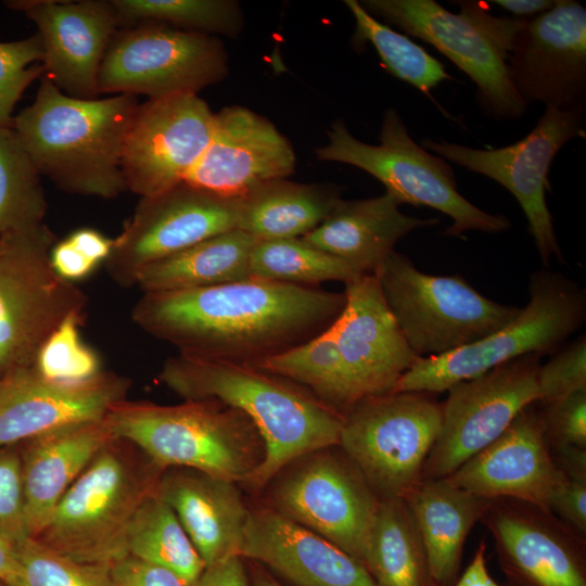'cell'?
<instances>
[{
    "label": "cell",
    "instance_id": "1",
    "mask_svg": "<svg viewBox=\"0 0 586 586\" xmlns=\"http://www.w3.org/2000/svg\"><path fill=\"white\" fill-rule=\"evenodd\" d=\"M345 301L344 292L250 278L142 293L131 319L178 354L257 366L328 329Z\"/></svg>",
    "mask_w": 586,
    "mask_h": 586
},
{
    "label": "cell",
    "instance_id": "2",
    "mask_svg": "<svg viewBox=\"0 0 586 586\" xmlns=\"http://www.w3.org/2000/svg\"><path fill=\"white\" fill-rule=\"evenodd\" d=\"M158 380L183 399H218L251 419L266 456L250 485L262 487L297 458L339 446L344 416L304 386L258 367L177 354L164 362Z\"/></svg>",
    "mask_w": 586,
    "mask_h": 586
},
{
    "label": "cell",
    "instance_id": "3",
    "mask_svg": "<svg viewBox=\"0 0 586 586\" xmlns=\"http://www.w3.org/2000/svg\"><path fill=\"white\" fill-rule=\"evenodd\" d=\"M138 105L131 94L74 98L42 76L12 128L40 175L66 192L109 200L127 190L122 152Z\"/></svg>",
    "mask_w": 586,
    "mask_h": 586
},
{
    "label": "cell",
    "instance_id": "4",
    "mask_svg": "<svg viewBox=\"0 0 586 586\" xmlns=\"http://www.w3.org/2000/svg\"><path fill=\"white\" fill-rule=\"evenodd\" d=\"M104 420L114 437L132 444L162 471L189 468L250 484L266 456L251 419L218 399L176 405L123 399Z\"/></svg>",
    "mask_w": 586,
    "mask_h": 586
},
{
    "label": "cell",
    "instance_id": "5",
    "mask_svg": "<svg viewBox=\"0 0 586 586\" xmlns=\"http://www.w3.org/2000/svg\"><path fill=\"white\" fill-rule=\"evenodd\" d=\"M113 437L62 496L34 538L76 561L112 564L128 555L130 522L162 473Z\"/></svg>",
    "mask_w": 586,
    "mask_h": 586
},
{
    "label": "cell",
    "instance_id": "6",
    "mask_svg": "<svg viewBox=\"0 0 586 586\" xmlns=\"http://www.w3.org/2000/svg\"><path fill=\"white\" fill-rule=\"evenodd\" d=\"M327 137V144L315 151L319 160L367 171L400 204L442 212L453 220L444 232L447 235H460L468 230L499 233L510 227L506 216L487 213L458 192L447 161L416 143L395 109L384 112L379 144L358 140L340 119L332 124Z\"/></svg>",
    "mask_w": 586,
    "mask_h": 586
},
{
    "label": "cell",
    "instance_id": "7",
    "mask_svg": "<svg viewBox=\"0 0 586 586\" xmlns=\"http://www.w3.org/2000/svg\"><path fill=\"white\" fill-rule=\"evenodd\" d=\"M528 294L527 304L509 323L448 354L419 359L393 392H447L504 362L550 352L582 326L585 294L564 276L547 270L533 273Z\"/></svg>",
    "mask_w": 586,
    "mask_h": 586
},
{
    "label": "cell",
    "instance_id": "8",
    "mask_svg": "<svg viewBox=\"0 0 586 586\" xmlns=\"http://www.w3.org/2000/svg\"><path fill=\"white\" fill-rule=\"evenodd\" d=\"M374 276L411 351L437 357L476 342L513 320L521 308L494 302L461 276H434L391 253Z\"/></svg>",
    "mask_w": 586,
    "mask_h": 586
},
{
    "label": "cell",
    "instance_id": "9",
    "mask_svg": "<svg viewBox=\"0 0 586 586\" xmlns=\"http://www.w3.org/2000/svg\"><path fill=\"white\" fill-rule=\"evenodd\" d=\"M432 395L391 392L344 415L339 446L379 499H405L422 482L442 423V404Z\"/></svg>",
    "mask_w": 586,
    "mask_h": 586
},
{
    "label": "cell",
    "instance_id": "10",
    "mask_svg": "<svg viewBox=\"0 0 586 586\" xmlns=\"http://www.w3.org/2000/svg\"><path fill=\"white\" fill-rule=\"evenodd\" d=\"M54 243L46 224L0 238V377L34 366L54 330L84 314L87 295L51 265Z\"/></svg>",
    "mask_w": 586,
    "mask_h": 586
},
{
    "label": "cell",
    "instance_id": "11",
    "mask_svg": "<svg viewBox=\"0 0 586 586\" xmlns=\"http://www.w3.org/2000/svg\"><path fill=\"white\" fill-rule=\"evenodd\" d=\"M228 72V54L218 37L144 23L113 36L100 67L98 94H198Z\"/></svg>",
    "mask_w": 586,
    "mask_h": 586
},
{
    "label": "cell",
    "instance_id": "12",
    "mask_svg": "<svg viewBox=\"0 0 586 586\" xmlns=\"http://www.w3.org/2000/svg\"><path fill=\"white\" fill-rule=\"evenodd\" d=\"M331 448L302 456L275 475L269 507L364 565L380 499L345 454Z\"/></svg>",
    "mask_w": 586,
    "mask_h": 586
},
{
    "label": "cell",
    "instance_id": "13",
    "mask_svg": "<svg viewBox=\"0 0 586 586\" xmlns=\"http://www.w3.org/2000/svg\"><path fill=\"white\" fill-rule=\"evenodd\" d=\"M584 105L546 107L535 127L521 140L498 149H473L444 140H422L421 146L505 187L519 202L544 265L563 260L546 202L550 165L570 140L585 136Z\"/></svg>",
    "mask_w": 586,
    "mask_h": 586
},
{
    "label": "cell",
    "instance_id": "14",
    "mask_svg": "<svg viewBox=\"0 0 586 586\" xmlns=\"http://www.w3.org/2000/svg\"><path fill=\"white\" fill-rule=\"evenodd\" d=\"M540 356L528 354L512 359L447 391L440 434L426 458L423 480L448 476L538 400Z\"/></svg>",
    "mask_w": 586,
    "mask_h": 586
},
{
    "label": "cell",
    "instance_id": "15",
    "mask_svg": "<svg viewBox=\"0 0 586 586\" xmlns=\"http://www.w3.org/2000/svg\"><path fill=\"white\" fill-rule=\"evenodd\" d=\"M240 198L221 196L180 183L141 198L125 222L105 268L119 286L137 284L149 265L206 239L237 229Z\"/></svg>",
    "mask_w": 586,
    "mask_h": 586
},
{
    "label": "cell",
    "instance_id": "16",
    "mask_svg": "<svg viewBox=\"0 0 586 586\" xmlns=\"http://www.w3.org/2000/svg\"><path fill=\"white\" fill-rule=\"evenodd\" d=\"M214 125L215 113L194 93L139 104L122 152L127 190L145 198L183 183L205 151Z\"/></svg>",
    "mask_w": 586,
    "mask_h": 586
},
{
    "label": "cell",
    "instance_id": "17",
    "mask_svg": "<svg viewBox=\"0 0 586 586\" xmlns=\"http://www.w3.org/2000/svg\"><path fill=\"white\" fill-rule=\"evenodd\" d=\"M360 4L453 61L476 85L491 115L502 119L523 115L526 103L511 84L507 59L464 14L453 13L434 0H364Z\"/></svg>",
    "mask_w": 586,
    "mask_h": 586
},
{
    "label": "cell",
    "instance_id": "18",
    "mask_svg": "<svg viewBox=\"0 0 586 586\" xmlns=\"http://www.w3.org/2000/svg\"><path fill=\"white\" fill-rule=\"evenodd\" d=\"M519 97L547 107L584 105L586 93V9L557 0L547 12L527 21L507 60Z\"/></svg>",
    "mask_w": 586,
    "mask_h": 586
},
{
    "label": "cell",
    "instance_id": "19",
    "mask_svg": "<svg viewBox=\"0 0 586 586\" xmlns=\"http://www.w3.org/2000/svg\"><path fill=\"white\" fill-rule=\"evenodd\" d=\"M345 306L330 326L352 408L361 399L394 391L421 358L409 347L374 275L345 282Z\"/></svg>",
    "mask_w": 586,
    "mask_h": 586
},
{
    "label": "cell",
    "instance_id": "20",
    "mask_svg": "<svg viewBox=\"0 0 586 586\" xmlns=\"http://www.w3.org/2000/svg\"><path fill=\"white\" fill-rule=\"evenodd\" d=\"M291 142L266 117L231 105L215 113L212 138L183 183L226 198H242L256 187L295 170Z\"/></svg>",
    "mask_w": 586,
    "mask_h": 586
},
{
    "label": "cell",
    "instance_id": "21",
    "mask_svg": "<svg viewBox=\"0 0 586 586\" xmlns=\"http://www.w3.org/2000/svg\"><path fill=\"white\" fill-rule=\"evenodd\" d=\"M5 3L37 25L43 48V76L67 95L97 99L100 67L119 25L111 0Z\"/></svg>",
    "mask_w": 586,
    "mask_h": 586
},
{
    "label": "cell",
    "instance_id": "22",
    "mask_svg": "<svg viewBox=\"0 0 586 586\" xmlns=\"http://www.w3.org/2000/svg\"><path fill=\"white\" fill-rule=\"evenodd\" d=\"M130 382L103 371L82 383L43 378L34 366L0 377V447L27 441L52 430L105 417L126 399Z\"/></svg>",
    "mask_w": 586,
    "mask_h": 586
},
{
    "label": "cell",
    "instance_id": "23",
    "mask_svg": "<svg viewBox=\"0 0 586 586\" xmlns=\"http://www.w3.org/2000/svg\"><path fill=\"white\" fill-rule=\"evenodd\" d=\"M446 479L487 499H512L550 511L551 495L565 474L555 462L540 413L531 405Z\"/></svg>",
    "mask_w": 586,
    "mask_h": 586
},
{
    "label": "cell",
    "instance_id": "24",
    "mask_svg": "<svg viewBox=\"0 0 586 586\" xmlns=\"http://www.w3.org/2000/svg\"><path fill=\"white\" fill-rule=\"evenodd\" d=\"M482 521L506 564L531 586H586L583 537L555 513L495 499Z\"/></svg>",
    "mask_w": 586,
    "mask_h": 586
},
{
    "label": "cell",
    "instance_id": "25",
    "mask_svg": "<svg viewBox=\"0 0 586 586\" xmlns=\"http://www.w3.org/2000/svg\"><path fill=\"white\" fill-rule=\"evenodd\" d=\"M240 557L295 586H379L358 560L270 507L251 510Z\"/></svg>",
    "mask_w": 586,
    "mask_h": 586
},
{
    "label": "cell",
    "instance_id": "26",
    "mask_svg": "<svg viewBox=\"0 0 586 586\" xmlns=\"http://www.w3.org/2000/svg\"><path fill=\"white\" fill-rule=\"evenodd\" d=\"M238 483L189 469L162 471L156 493L176 513L205 568L239 556L251 513Z\"/></svg>",
    "mask_w": 586,
    "mask_h": 586
},
{
    "label": "cell",
    "instance_id": "27",
    "mask_svg": "<svg viewBox=\"0 0 586 586\" xmlns=\"http://www.w3.org/2000/svg\"><path fill=\"white\" fill-rule=\"evenodd\" d=\"M391 193L361 199H341L329 216L302 237L310 245L345 262L358 275H374L394 246L415 229L435 225L403 214Z\"/></svg>",
    "mask_w": 586,
    "mask_h": 586
},
{
    "label": "cell",
    "instance_id": "28",
    "mask_svg": "<svg viewBox=\"0 0 586 586\" xmlns=\"http://www.w3.org/2000/svg\"><path fill=\"white\" fill-rule=\"evenodd\" d=\"M113 437L103 418L27 440L22 476L30 537L39 534L68 487Z\"/></svg>",
    "mask_w": 586,
    "mask_h": 586
},
{
    "label": "cell",
    "instance_id": "29",
    "mask_svg": "<svg viewBox=\"0 0 586 586\" xmlns=\"http://www.w3.org/2000/svg\"><path fill=\"white\" fill-rule=\"evenodd\" d=\"M417 525L429 576L448 582L457 572L467 536L493 500L450 483L446 477L422 480L405 498Z\"/></svg>",
    "mask_w": 586,
    "mask_h": 586
},
{
    "label": "cell",
    "instance_id": "30",
    "mask_svg": "<svg viewBox=\"0 0 586 586\" xmlns=\"http://www.w3.org/2000/svg\"><path fill=\"white\" fill-rule=\"evenodd\" d=\"M328 183L267 181L240 198L238 227L256 241L302 238L316 229L341 200Z\"/></svg>",
    "mask_w": 586,
    "mask_h": 586
},
{
    "label": "cell",
    "instance_id": "31",
    "mask_svg": "<svg viewBox=\"0 0 586 586\" xmlns=\"http://www.w3.org/2000/svg\"><path fill=\"white\" fill-rule=\"evenodd\" d=\"M256 240L233 229L157 260L138 276L142 293L191 290L250 279L249 264Z\"/></svg>",
    "mask_w": 586,
    "mask_h": 586
},
{
    "label": "cell",
    "instance_id": "32",
    "mask_svg": "<svg viewBox=\"0 0 586 586\" xmlns=\"http://www.w3.org/2000/svg\"><path fill=\"white\" fill-rule=\"evenodd\" d=\"M364 565L379 586H425V553L405 499H380Z\"/></svg>",
    "mask_w": 586,
    "mask_h": 586
},
{
    "label": "cell",
    "instance_id": "33",
    "mask_svg": "<svg viewBox=\"0 0 586 586\" xmlns=\"http://www.w3.org/2000/svg\"><path fill=\"white\" fill-rule=\"evenodd\" d=\"M127 548L128 555L165 568L190 584L205 570L176 513L155 488L144 497L130 522Z\"/></svg>",
    "mask_w": 586,
    "mask_h": 586
},
{
    "label": "cell",
    "instance_id": "34",
    "mask_svg": "<svg viewBox=\"0 0 586 586\" xmlns=\"http://www.w3.org/2000/svg\"><path fill=\"white\" fill-rule=\"evenodd\" d=\"M40 173L12 127H0V238L44 224Z\"/></svg>",
    "mask_w": 586,
    "mask_h": 586
},
{
    "label": "cell",
    "instance_id": "35",
    "mask_svg": "<svg viewBox=\"0 0 586 586\" xmlns=\"http://www.w3.org/2000/svg\"><path fill=\"white\" fill-rule=\"evenodd\" d=\"M255 367L304 386L342 416L352 408L341 358L330 327L305 343Z\"/></svg>",
    "mask_w": 586,
    "mask_h": 586
},
{
    "label": "cell",
    "instance_id": "36",
    "mask_svg": "<svg viewBox=\"0 0 586 586\" xmlns=\"http://www.w3.org/2000/svg\"><path fill=\"white\" fill-rule=\"evenodd\" d=\"M253 279L317 286L330 280L347 282L360 276L342 259L302 238L256 241L250 256Z\"/></svg>",
    "mask_w": 586,
    "mask_h": 586
},
{
    "label": "cell",
    "instance_id": "37",
    "mask_svg": "<svg viewBox=\"0 0 586 586\" xmlns=\"http://www.w3.org/2000/svg\"><path fill=\"white\" fill-rule=\"evenodd\" d=\"M355 20L353 43L361 48L370 43L384 67L395 77L423 93L440 82L451 79L444 65L409 37L399 34L368 13L359 1L345 0Z\"/></svg>",
    "mask_w": 586,
    "mask_h": 586
},
{
    "label": "cell",
    "instance_id": "38",
    "mask_svg": "<svg viewBox=\"0 0 586 586\" xmlns=\"http://www.w3.org/2000/svg\"><path fill=\"white\" fill-rule=\"evenodd\" d=\"M118 24L157 23L206 35L238 37L243 13L233 0H111Z\"/></svg>",
    "mask_w": 586,
    "mask_h": 586
},
{
    "label": "cell",
    "instance_id": "39",
    "mask_svg": "<svg viewBox=\"0 0 586 586\" xmlns=\"http://www.w3.org/2000/svg\"><path fill=\"white\" fill-rule=\"evenodd\" d=\"M13 546L16 569L9 586H112L111 564L76 561L34 537Z\"/></svg>",
    "mask_w": 586,
    "mask_h": 586
},
{
    "label": "cell",
    "instance_id": "40",
    "mask_svg": "<svg viewBox=\"0 0 586 586\" xmlns=\"http://www.w3.org/2000/svg\"><path fill=\"white\" fill-rule=\"evenodd\" d=\"M81 315L66 318L40 347L34 367L46 379L82 383L103 372L98 353L80 335Z\"/></svg>",
    "mask_w": 586,
    "mask_h": 586
},
{
    "label": "cell",
    "instance_id": "41",
    "mask_svg": "<svg viewBox=\"0 0 586 586\" xmlns=\"http://www.w3.org/2000/svg\"><path fill=\"white\" fill-rule=\"evenodd\" d=\"M43 48L38 33L0 42V127H12V112L26 88L42 77Z\"/></svg>",
    "mask_w": 586,
    "mask_h": 586
},
{
    "label": "cell",
    "instance_id": "42",
    "mask_svg": "<svg viewBox=\"0 0 586 586\" xmlns=\"http://www.w3.org/2000/svg\"><path fill=\"white\" fill-rule=\"evenodd\" d=\"M537 387L538 400L544 405L552 404L576 392L586 391L585 336L576 340L546 365H540Z\"/></svg>",
    "mask_w": 586,
    "mask_h": 586
},
{
    "label": "cell",
    "instance_id": "43",
    "mask_svg": "<svg viewBox=\"0 0 586 586\" xmlns=\"http://www.w3.org/2000/svg\"><path fill=\"white\" fill-rule=\"evenodd\" d=\"M545 407L540 419L549 448L574 446L586 449V391Z\"/></svg>",
    "mask_w": 586,
    "mask_h": 586
},
{
    "label": "cell",
    "instance_id": "44",
    "mask_svg": "<svg viewBox=\"0 0 586 586\" xmlns=\"http://www.w3.org/2000/svg\"><path fill=\"white\" fill-rule=\"evenodd\" d=\"M0 537L12 544L30 537L25 517L22 461L14 454L0 455Z\"/></svg>",
    "mask_w": 586,
    "mask_h": 586
},
{
    "label": "cell",
    "instance_id": "45",
    "mask_svg": "<svg viewBox=\"0 0 586 586\" xmlns=\"http://www.w3.org/2000/svg\"><path fill=\"white\" fill-rule=\"evenodd\" d=\"M460 13L471 20L507 60L528 18L497 17L487 11V3L458 1Z\"/></svg>",
    "mask_w": 586,
    "mask_h": 586
},
{
    "label": "cell",
    "instance_id": "46",
    "mask_svg": "<svg viewBox=\"0 0 586 586\" xmlns=\"http://www.w3.org/2000/svg\"><path fill=\"white\" fill-rule=\"evenodd\" d=\"M112 586H192L174 572L127 555L111 564Z\"/></svg>",
    "mask_w": 586,
    "mask_h": 586
},
{
    "label": "cell",
    "instance_id": "47",
    "mask_svg": "<svg viewBox=\"0 0 586 586\" xmlns=\"http://www.w3.org/2000/svg\"><path fill=\"white\" fill-rule=\"evenodd\" d=\"M550 511L581 534L586 535V480L565 479L553 491Z\"/></svg>",
    "mask_w": 586,
    "mask_h": 586
},
{
    "label": "cell",
    "instance_id": "48",
    "mask_svg": "<svg viewBox=\"0 0 586 586\" xmlns=\"http://www.w3.org/2000/svg\"><path fill=\"white\" fill-rule=\"evenodd\" d=\"M50 260L54 271L61 278L73 283L90 276L98 267L66 238L54 243L51 249Z\"/></svg>",
    "mask_w": 586,
    "mask_h": 586
},
{
    "label": "cell",
    "instance_id": "49",
    "mask_svg": "<svg viewBox=\"0 0 586 586\" xmlns=\"http://www.w3.org/2000/svg\"><path fill=\"white\" fill-rule=\"evenodd\" d=\"M242 559L234 556L206 566L192 586H251Z\"/></svg>",
    "mask_w": 586,
    "mask_h": 586
},
{
    "label": "cell",
    "instance_id": "50",
    "mask_svg": "<svg viewBox=\"0 0 586 586\" xmlns=\"http://www.w3.org/2000/svg\"><path fill=\"white\" fill-rule=\"evenodd\" d=\"M66 239L98 266L106 262L113 250V239L92 228L77 229Z\"/></svg>",
    "mask_w": 586,
    "mask_h": 586
},
{
    "label": "cell",
    "instance_id": "51",
    "mask_svg": "<svg viewBox=\"0 0 586 586\" xmlns=\"http://www.w3.org/2000/svg\"><path fill=\"white\" fill-rule=\"evenodd\" d=\"M456 586H499L488 573L484 543L480 544L471 563Z\"/></svg>",
    "mask_w": 586,
    "mask_h": 586
},
{
    "label": "cell",
    "instance_id": "52",
    "mask_svg": "<svg viewBox=\"0 0 586 586\" xmlns=\"http://www.w3.org/2000/svg\"><path fill=\"white\" fill-rule=\"evenodd\" d=\"M489 2L525 18V16H537L549 11L556 5L557 0H494Z\"/></svg>",
    "mask_w": 586,
    "mask_h": 586
},
{
    "label": "cell",
    "instance_id": "53",
    "mask_svg": "<svg viewBox=\"0 0 586 586\" xmlns=\"http://www.w3.org/2000/svg\"><path fill=\"white\" fill-rule=\"evenodd\" d=\"M16 569L15 549L11 542L0 537V583L9 586Z\"/></svg>",
    "mask_w": 586,
    "mask_h": 586
},
{
    "label": "cell",
    "instance_id": "54",
    "mask_svg": "<svg viewBox=\"0 0 586 586\" xmlns=\"http://www.w3.org/2000/svg\"><path fill=\"white\" fill-rule=\"evenodd\" d=\"M252 586H282L262 566L255 565L252 571Z\"/></svg>",
    "mask_w": 586,
    "mask_h": 586
}]
</instances>
